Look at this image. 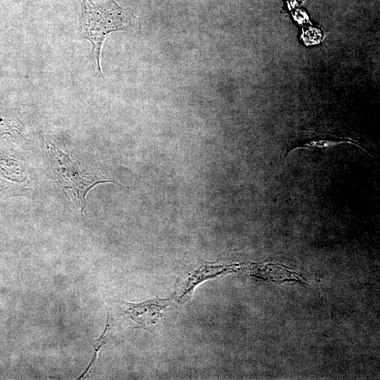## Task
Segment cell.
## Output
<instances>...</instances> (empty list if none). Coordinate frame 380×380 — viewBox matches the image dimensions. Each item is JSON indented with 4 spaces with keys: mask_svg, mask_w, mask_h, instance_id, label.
Instances as JSON below:
<instances>
[{
    "mask_svg": "<svg viewBox=\"0 0 380 380\" xmlns=\"http://www.w3.org/2000/svg\"><path fill=\"white\" fill-rule=\"evenodd\" d=\"M80 29L92 44V57L100 68V54L106 37L117 30H129L138 25L132 9L119 6L115 0H81Z\"/></svg>",
    "mask_w": 380,
    "mask_h": 380,
    "instance_id": "obj_1",
    "label": "cell"
},
{
    "mask_svg": "<svg viewBox=\"0 0 380 380\" xmlns=\"http://www.w3.org/2000/svg\"><path fill=\"white\" fill-rule=\"evenodd\" d=\"M51 169L60 186L77 201L82 214L86 205V195L99 183L113 182L83 172L80 167L61 150L50 144Z\"/></svg>",
    "mask_w": 380,
    "mask_h": 380,
    "instance_id": "obj_2",
    "label": "cell"
},
{
    "mask_svg": "<svg viewBox=\"0 0 380 380\" xmlns=\"http://www.w3.org/2000/svg\"><path fill=\"white\" fill-rule=\"evenodd\" d=\"M126 316L144 329L151 331L170 305L169 299H153L141 303L124 302Z\"/></svg>",
    "mask_w": 380,
    "mask_h": 380,
    "instance_id": "obj_3",
    "label": "cell"
},
{
    "mask_svg": "<svg viewBox=\"0 0 380 380\" xmlns=\"http://www.w3.org/2000/svg\"><path fill=\"white\" fill-rule=\"evenodd\" d=\"M109 329H110V322H109V316L108 315L105 329L103 330L101 336L99 338L94 341L93 346L94 348V354L93 355V357L90 363L89 364L88 367L86 368L84 372L77 378V379H83L86 376L89 375V373L91 372V369L93 368V367H94L96 362L98 359L99 353L102 346L106 342V336Z\"/></svg>",
    "mask_w": 380,
    "mask_h": 380,
    "instance_id": "obj_4",
    "label": "cell"
},
{
    "mask_svg": "<svg viewBox=\"0 0 380 380\" xmlns=\"http://www.w3.org/2000/svg\"><path fill=\"white\" fill-rule=\"evenodd\" d=\"M342 143H350L355 144L350 140H336V139H316L303 141L300 143L296 147L293 148L291 150L297 148H313V149H320V148H328L334 146H336Z\"/></svg>",
    "mask_w": 380,
    "mask_h": 380,
    "instance_id": "obj_5",
    "label": "cell"
}]
</instances>
